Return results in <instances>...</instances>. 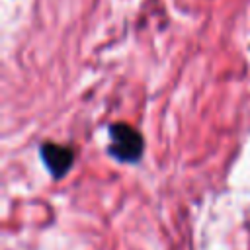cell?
<instances>
[{
  "label": "cell",
  "instance_id": "1",
  "mask_svg": "<svg viewBox=\"0 0 250 250\" xmlns=\"http://www.w3.org/2000/svg\"><path fill=\"white\" fill-rule=\"evenodd\" d=\"M109 139L111 141L107 152L115 160L127 164H135L141 160L145 150V141L135 127H131L129 123H113L109 125Z\"/></svg>",
  "mask_w": 250,
  "mask_h": 250
},
{
  "label": "cell",
  "instance_id": "2",
  "mask_svg": "<svg viewBox=\"0 0 250 250\" xmlns=\"http://www.w3.org/2000/svg\"><path fill=\"white\" fill-rule=\"evenodd\" d=\"M39 152L45 168L53 178H62L74 164V150L70 146L57 143H43Z\"/></svg>",
  "mask_w": 250,
  "mask_h": 250
}]
</instances>
